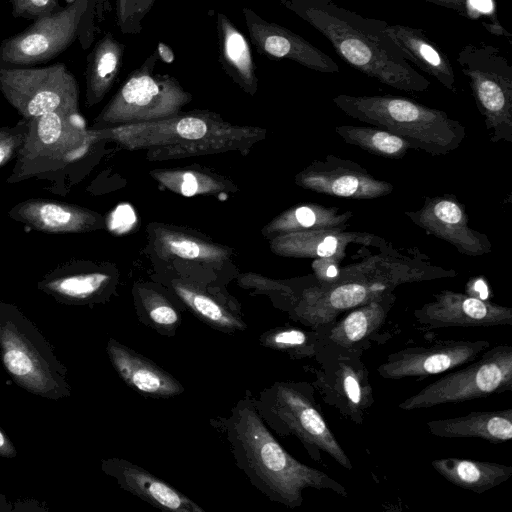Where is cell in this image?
Wrapping results in <instances>:
<instances>
[{"instance_id":"cell-19","label":"cell","mask_w":512,"mask_h":512,"mask_svg":"<svg viewBox=\"0 0 512 512\" xmlns=\"http://www.w3.org/2000/svg\"><path fill=\"white\" fill-rule=\"evenodd\" d=\"M413 315L430 329L512 325V308L451 290L433 294V300L415 309Z\"/></svg>"},{"instance_id":"cell-15","label":"cell","mask_w":512,"mask_h":512,"mask_svg":"<svg viewBox=\"0 0 512 512\" xmlns=\"http://www.w3.org/2000/svg\"><path fill=\"white\" fill-rule=\"evenodd\" d=\"M486 340H444L429 346H411L390 353L377 367L383 379H423L461 367L490 347Z\"/></svg>"},{"instance_id":"cell-43","label":"cell","mask_w":512,"mask_h":512,"mask_svg":"<svg viewBox=\"0 0 512 512\" xmlns=\"http://www.w3.org/2000/svg\"><path fill=\"white\" fill-rule=\"evenodd\" d=\"M436 5L453 10L459 16L466 19H479L480 14L473 8L470 0H425Z\"/></svg>"},{"instance_id":"cell-18","label":"cell","mask_w":512,"mask_h":512,"mask_svg":"<svg viewBox=\"0 0 512 512\" xmlns=\"http://www.w3.org/2000/svg\"><path fill=\"white\" fill-rule=\"evenodd\" d=\"M118 283L116 268L89 260H72L59 265L38 281L37 287L67 305L107 302Z\"/></svg>"},{"instance_id":"cell-10","label":"cell","mask_w":512,"mask_h":512,"mask_svg":"<svg viewBox=\"0 0 512 512\" xmlns=\"http://www.w3.org/2000/svg\"><path fill=\"white\" fill-rule=\"evenodd\" d=\"M457 63L467 77L490 141L512 142V66L501 50L484 42L464 45Z\"/></svg>"},{"instance_id":"cell-39","label":"cell","mask_w":512,"mask_h":512,"mask_svg":"<svg viewBox=\"0 0 512 512\" xmlns=\"http://www.w3.org/2000/svg\"><path fill=\"white\" fill-rule=\"evenodd\" d=\"M26 132L27 121L23 118L13 126L0 127V167L16 158Z\"/></svg>"},{"instance_id":"cell-38","label":"cell","mask_w":512,"mask_h":512,"mask_svg":"<svg viewBox=\"0 0 512 512\" xmlns=\"http://www.w3.org/2000/svg\"><path fill=\"white\" fill-rule=\"evenodd\" d=\"M156 0H116V24L123 34H139Z\"/></svg>"},{"instance_id":"cell-21","label":"cell","mask_w":512,"mask_h":512,"mask_svg":"<svg viewBox=\"0 0 512 512\" xmlns=\"http://www.w3.org/2000/svg\"><path fill=\"white\" fill-rule=\"evenodd\" d=\"M271 251L292 258H329L342 262L352 245L381 248L388 242L375 234L333 229L291 232L270 238Z\"/></svg>"},{"instance_id":"cell-30","label":"cell","mask_w":512,"mask_h":512,"mask_svg":"<svg viewBox=\"0 0 512 512\" xmlns=\"http://www.w3.org/2000/svg\"><path fill=\"white\" fill-rule=\"evenodd\" d=\"M125 45L111 32L105 33L87 55L85 104L92 107L103 100L114 85L123 65Z\"/></svg>"},{"instance_id":"cell-16","label":"cell","mask_w":512,"mask_h":512,"mask_svg":"<svg viewBox=\"0 0 512 512\" xmlns=\"http://www.w3.org/2000/svg\"><path fill=\"white\" fill-rule=\"evenodd\" d=\"M295 183L319 194L356 200L380 198L394 190L359 163L335 155L313 161L295 176Z\"/></svg>"},{"instance_id":"cell-13","label":"cell","mask_w":512,"mask_h":512,"mask_svg":"<svg viewBox=\"0 0 512 512\" xmlns=\"http://www.w3.org/2000/svg\"><path fill=\"white\" fill-rule=\"evenodd\" d=\"M363 353L325 343L315 357L317 367L311 383L325 404L343 418L362 425L375 403Z\"/></svg>"},{"instance_id":"cell-20","label":"cell","mask_w":512,"mask_h":512,"mask_svg":"<svg viewBox=\"0 0 512 512\" xmlns=\"http://www.w3.org/2000/svg\"><path fill=\"white\" fill-rule=\"evenodd\" d=\"M251 43L256 51L271 60L288 59L322 73H338L339 66L322 50L295 32L242 8Z\"/></svg>"},{"instance_id":"cell-45","label":"cell","mask_w":512,"mask_h":512,"mask_svg":"<svg viewBox=\"0 0 512 512\" xmlns=\"http://www.w3.org/2000/svg\"><path fill=\"white\" fill-rule=\"evenodd\" d=\"M158 59L166 64H171L175 60L173 49L164 42H159L155 49Z\"/></svg>"},{"instance_id":"cell-25","label":"cell","mask_w":512,"mask_h":512,"mask_svg":"<svg viewBox=\"0 0 512 512\" xmlns=\"http://www.w3.org/2000/svg\"><path fill=\"white\" fill-rule=\"evenodd\" d=\"M106 352L119 377L135 392L155 399L172 398L184 392L175 377L114 338H109Z\"/></svg>"},{"instance_id":"cell-23","label":"cell","mask_w":512,"mask_h":512,"mask_svg":"<svg viewBox=\"0 0 512 512\" xmlns=\"http://www.w3.org/2000/svg\"><path fill=\"white\" fill-rule=\"evenodd\" d=\"M101 469L115 479L121 489L155 508L171 512H204L202 507L175 487L126 459H102Z\"/></svg>"},{"instance_id":"cell-14","label":"cell","mask_w":512,"mask_h":512,"mask_svg":"<svg viewBox=\"0 0 512 512\" xmlns=\"http://www.w3.org/2000/svg\"><path fill=\"white\" fill-rule=\"evenodd\" d=\"M87 0H73L61 10L38 18L22 32L0 44V63L32 67L64 52L78 39Z\"/></svg>"},{"instance_id":"cell-11","label":"cell","mask_w":512,"mask_h":512,"mask_svg":"<svg viewBox=\"0 0 512 512\" xmlns=\"http://www.w3.org/2000/svg\"><path fill=\"white\" fill-rule=\"evenodd\" d=\"M436 381L398 404L404 411L461 403L512 391V346L498 344L475 360Z\"/></svg>"},{"instance_id":"cell-5","label":"cell","mask_w":512,"mask_h":512,"mask_svg":"<svg viewBox=\"0 0 512 512\" xmlns=\"http://www.w3.org/2000/svg\"><path fill=\"white\" fill-rule=\"evenodd\" d=\"M332 101L347 116L388 130L406 140L411 149L434 156L456 150L466 137L465 126L446 112L406 97L339 94Z\"/></svg>"},{"instance_id":"cell-6","label":"cell","mask_w":512,"mask_h":512,"mask_svg":"<svg viewBox=\"0 0 512 512\" xmlns=\"http://www.w3.org/2000/svg\"><path fill=\"white\" fill-rule=\"evenodd\" d=\"M0 356L6 372L27 392L50 400L71 395L67 368L50 343L17 306L1 299Z\"/></svg>"},{"instance_id":"cell-24","label":"cell","mask_w":512,"mask_h":512,"mask_svg":"<svg viewBox=\"0 0 512 512\" xmlns=\"http://www.w3.org/2000/svg\"><path fill=\"white\" fill-rule=\"evenodd\" d=\"M395 301L394 292L387 293L349 310L330 325L320 327L325 343L363 353L382 336L381 330Z\"/></svg>"},{"instance_id":"cell-22","label":"cell","mask_w":512,"mask_h":512,"mask_svg":"<svg viewBox=\"0 0 512 512\" xmlns=\"http://www.w3.org/2000/svg\"><path fill=\"white\" fill-rule=\"evenodd\" d=\"M8 216L50 234L86 233L105 227L103 216L90 209L57 200L33 198L14 205Z\"/></svg>"},{"instance_id":"cell-35","label":"cell","mask_w":512,"mask_h":512,"mask_svg":"<svg viewBox=\"0 0 512 512\" xmlns=\"http://www.w3.org/2000/svg\"><path fill=\"white\" fill-rule=\"evenodd\" d=\"M150 175L164 188L185 197L236 190L235 185L227 179L204 169H156Z\"/></svg>"},{"instance_id":"cell-28","label":"cell","mask_w":512,"mask_h":512,"mask_svg":"<svg viewBox=\"0 0 512 512\" xmlns=\"http://www.w3.org/2000/svg\"><path fill=\"white\" fill-rule=\"evenodd\" d=\"M429 434L440 438H478L493 444L512 438V409L473 411L466 415L426 422Z\"/></svg>"},{"instance_id":"cell-41","label":"cell","mask_w":512,"mask_h":512,"mask_svg":"<svg viewBox=\"0 0 512 512\" xmlns=\"http://www.w3.org/2000/svg\"><path fill=\"white\" fill-rule=\"evenodd\" d=\"M104 0H87V8L83 14L78 30V40L83 49L92 45L96 32V18L101 14Z\"/></svg>"},{"instance_id":"cell-8","label":"cell","mask_w":512,"mask_h":512,"mask_svg":"<svg viewBox=\"0 0 512 512\" xmlns=\"http://www.w3.org/2000/svg\"><path fill=\"white\" fill-rule=\"evenodd\" d=\"M158 60L154 50L131 71L90 129L167 118L180 113L191 102L192 94L174 76L155 72Z\"/></svg>"},{"instance_id":"cell-31","label":"cell","mask_w":512,"mask_h":512,"mask_svg":"<svg viewBox=\"0 0 512 512\" xmlns=\"http://www.w3.org/2000/svg\"><path fill=\"white\" fill-rule=\"evenodd\" d=\"M431 466L446 481L477 494L506 482L512 476V466L456 457L435 459Z\"/></svg>"},{"instance_id":"cell-32","label":"cell","mask_w":512,"mask_h":512,"mask_svg":"<svg viewBox=\"0 0 512 512\" xmlns=\"http://www.w3.org/2000/svg\"><path fill=\"white\" fill-rule=\"evenodd\" d=\"M353 212L342 211L338 207L324 206L318 203L295 205L283 211L271 220L262 233L267 238L307 230H345L352 219Z\"/></svg>"},{"instance_id":"cell-36","label":"cell","mask_w":512,"mask_h":512,"mask_svg":"<svg viewBox=\"0 0 512 512\" xmlns=\"http://www.w3.org/2000/svg\"><path fill=\"white\" fill-rule=\"evenodd\" d=\"M259 342L262 346L286 353L292 360L315 359L325 344L321 329L305 330L297 327H275L264 332Z\"/></svg>"},{"instance_id":"cell-9","label":"cell","mask_w":512,"mask_h":512,"mask_svg":"<svg viewBox=\"0 0 512 512\" xmlns=\"http://www.w3.org/2000/svg\"><path fill=\"white\" fill-rule=\"evenodd\" d=\"M27 121V132L16 155L8 184L57 171L83 155L94 141L84 128L80 113L55 111Z\"/></svg>"},{"instance_id":"cell-42","label":"cell","mask_w":512,"mask_h":512,"mask_svg":"<svg viewBox=\"0 0 512 512\" xmlns=\"http://www.w3.org/2000/svg\"><path fill=\"white\" fill-rule=\"evenodd\" d=\"M473 8L480 14L481 18H486L487 21L482 25L492 34L497 36H507L511 38L508 33L499 23L496 13V5L494 0H470Z\"/></svg>"},{"instance_id":"cell-33","label":"cell","mask_w":512,"mask_h":512,"mask_svg":"<svg viewBox=\"0 0 512 512\" xmlns=\"http://www.w3.org/2000/svg\"><path fill=\"white\" fill-rule=\"evenodd\" d=\"M168 287L188 310L212 328L225 333L246 329V324L234 310L194 283L182 278H173L169 281Z\"/></svg>"},{"instance_id":"cell-4","label":"cell","mask_w":512,"mask_h":512,"mask_svg":"<svg viewBox=\"0 0 512 512\" xmlns=\"http://www.w3.org/2000/svg\"><path fill=\"white\" fill-rule=\"evenodd\" d=\"M88 133L94 141H109L129 151L145 150L147 159L155 161L245 151L264 139L266 130L194 110L149 122L88 128Z\"/></svg>"},{"instance_id":"cell-12","label":"cell","mask_w":512,"mask_h":512,"mask_svg":"<svg viewBox=\"0 0 512 512\" xmlns=\"http://www.w3.org/2000/svg\"><path fill=\"white\" fill-rule=\"evenodd\" d=\"M0 92L23 119L55 111L79 113V86L64 63L45 67L0 63Z\"/></svg>"},{"instance_id":"cell-17","label":"cell","mask_w":512,"mask_h":512,"mask_svg":"<svg viewBox=\"0 0 512 512\" xmlns=\"http://www.w3.org/2000/svg\"><path fill=\"white\" fill-rule=\"evenodd\" d=\"M404 214L426 233L446 241L463 255L476 257L491 252L488 236L469 226L465 205L453 194L426 196L421 208Z\"/></svg>"},{"instance_id":"cell-44","label":"cell","mask_w":512,"mask_h":512,"mask_svg":"<svg viewBox=\"0 0 512 512\" xmlns=\"http://www.w3.org/2000/svg\"><path fill=\"white\" fill-rule=\"evenodd\" d=\"M0 456L5 458H14L17 456V450L10 438L0 428Z\"/></svg>"},{"instance_id":"cell-7","label":"cell","mask_w":512,"mask_h":512,"mask_svg":"<svg viewBox=\"0 0 512 512\" xmlns=\"http://www.w3.org/2000/svg\"><path fill=\"white\" fill-rule=\"evenodd\" d=\"M313 385L305 381H276L255 398L266 426L282 437L297 438L311 459L322 462L326 453L340 466L352 470L348 455L324 419Z\"/></svg>"},{"instance_id":"cell-29","label":"cell","mask_w":512,"mask_h":512,"mask_svg":"<svg viewBox=\"0 0 512 512\" xmlns=\"http://www.w3.org/2000/svg\"><path fill=\"white\" fill-rule=\"evenodd\" d=\"M216 31L221 68L243 91L254 95L258 77L247 38L222 12L216 15Z\"/></svg>"},{"instance_id":"cell-1","label":"cell","mask_w":512,"mask_h":512,"mask_svg":"<svg viewBox=\"0 0 512 512\" xmlns=\"http://www.w3.org/2000/svg\"><path fill=\"white\" fill-rule=\"evenodd\" d=\"M426 258L418 249L403 253L387 243L379 252L339 268L330 281L316 280L303 288L286 312L291 319L317 329L355 307L394 292L399 285L458 275L456 270L433 265Z\"/></svg>"},{"instance_id":"cell-3","label":"cell","mask_w":512,"mask_h":512,"mask_svg":"<svg viewBox=\"0 0 512 512\" xmlns=\"http://www.w3.org/2000/svg\"><path fill=\"white\" fill-rule=\"evenodd\" d=\"M331 43L357 71L406 92H424L431 83L417 72L385 33L384 21L365 18L333 0H278Z\"/></svg>"},{"instance_id":"cell-37","label":"cell","mask_w":512,"mask_h":512,"mask_svg":"<svg viewBox=\"0 0 512 512\" xmlns=\"http://www.w3.org/2000/svg\"><path fill=\"white\" fill-rule=\"evenodd\" d=\"M335 131L345 143L383 158L402 159L411 149L400 136L376 126L340 125Z\"/></svg>"},{"instance_id":"cell-40","label":"cell","mask_w":512,"mask_h":512,"mask_svg":"<svg viewBox=\"0 0 512 512\" xmlns=\"http://www.w3.org/2000/svg\"><path fill=\"white\" fill-rule=\"evenodd\" d=\"M11 4L12 15L35 21L38 18L50 15L61 10L59 0H8Z\"/></svg>"},{"instance_id":"cell-34","label":"cell","mask_w":512,"mask_h":512,"mask_svg":"<svg viewBox=\"0 0 512 512\" xmlns=\"http://www.w3.org/2000/svg\"><path fill=\"white\" fill-rule=\"evenodd\" d=\"M133 299L138 319L160 335L174 336L181 325L179 307L159 289L149 284H137Z\"/></svg>"},{"instance_id":"cell-27","label":"cell","mask_w":512,"mask_h":512,"mask_svg":"<svg viewBox=\"0 0 512 512\" xmlns=\"http://www.w3.org/2000/svg\"><path fill=\"white\" fill-rule=\"evenodd\" d=\"M149 238L155 253L166 260L222 264L231 255L228 247L175 226L152 224L149 227Z\"/></svg>"},{"instance_id":"cell-2","label":"cell","mask_w":512,"mask_h":512,"mask_svg":"<svg viewBox=\"0 0 512 512\" xmlns=\"http://www.w3.org/2000/svg\"><path fill=\"white\" fill-rule=\"evenodd\" d=\"M213 423L225 435L236 466L270 501L298 508L306 489L348 496L347 489L337 480L298 461L284 449L263 422L250 391L236 402L227 417Z\"/></svg>"},{"instance_id":"cell-26","label":"cell","mask_w":512,"mask_h":512,"mask_svg":"<svg viewBox=\"0 0 512 512\" xmlns=\"http://www.w3.org/2000/svg\"><path fill=\"white\" fill-rule=\"evenodd\" d=\"M383 28L409 62L434 77L447 90L457 92L454 70L447 54L425 31L385 21Z\"/></svg>"}]
</instances>
